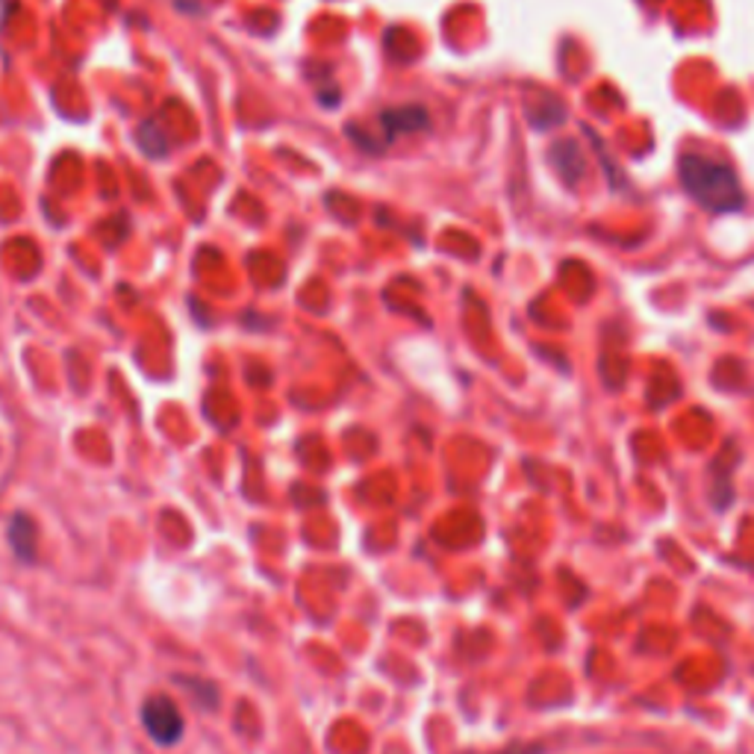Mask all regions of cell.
Returning a JSON list of instances; mask_svg holds the SVG:
<instances>
[{
	"mask_svg": "<svg viewBox=\"0 0 754 754\" xmlns=\"http://www.w3.org/2000/svg\"><path fill=\"white\" fill-rule=\"evenodd\" d=\"M681 183L702 207L713 212H731L743 207V187L731 165L707 157H684L681 160Z\"/></svg>",
	"mask_w": 754,
	"mask_h": 754,
	"instance_id": "cell-1",
	"label": "cell"
},
{
	"mask_svg": "<svg viewBox=\"0 0 754 754\" xmlns=\"http://www.w3.org/2000/svg\"><path fill=\"white\" fill-rule=\"evenodd\" d=\"M142 725L157 746L171 748L183 740L187 720H183V713H180V707L171 702L169 695H151L142 704Z\"/></svg>",
	"mask_w": 754,
	"mask_h": 754,
	"instance_id": "cell-2",
	"label": "cell"
},
{
	"mask_svg": "<svg viewBox=\"0 0 754 754\" xmlns=\"http://www.w3.org/2000/svg\"><path fill=\"white\" fill-rule=\"evenodd\" d=\"M9 545H12V551H16V557L21 563H33L36 560V525L24 513H18L9 522Z\"/></svg>",
	"mask_w": 754,
	"mask_h": 754,
	"instance_id": "cell-3",
	"label": "cell"
},
{
	"mask_svg": "<svg viewBox=\"0 0 754 754\" xmlns=\"http://www.w3.org/2000/svg\"><path fill=\"white\" fill-rule=\"evenodd\" d=\"M183 686H187L189 693H195L198 698H201V695H207V698H210V704H212V707H215V702H219V693H215V686H212V684H207V681H192V678H183Z\"/></svg>",
	"mask_w": 754,
	"mask_h": 754,
	"instance_id": "cell-4",
	"label": "cell"
},
{
	"mask_svg": "<svg viewBox=\"0 0 754 754\" xmlns=\"http://www.w3.org/2000/svg\"><path fill=\"white\" fill-rule=\"evenodd\" d=\"M501 754H540V748H536V746H522V748H510V752H501Z\"/></svg>",
	"mask_w": 754,
	"mask_h": 754,
	"instance_id": "cell-5",
	"label": "cell"
}]
</instances>
